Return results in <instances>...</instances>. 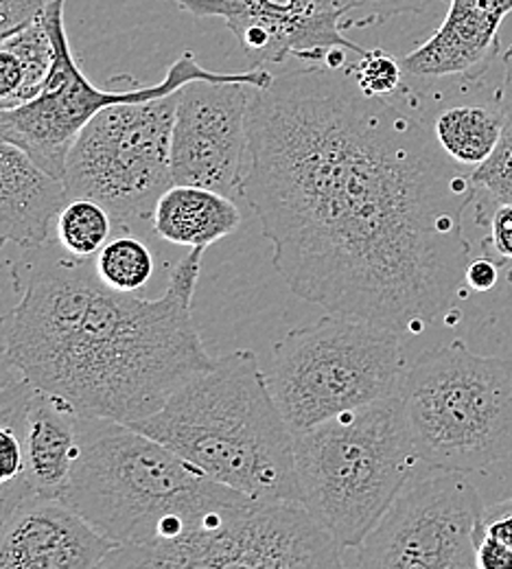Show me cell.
Here are the masks:
<instances>
[{"instance_id": "cell-1", "label": "cell", "mask_w": 512, "mask_h": 569, "mask_svg": "<svg viewBox=\"0 0 512 569\" xmlns=\"http://www.w3.org/2000/svg\"><path fill=\"white\" fill-rule=\"evenodd\" d=\"M432 126L367 94L351 67L252 88L243 202L293 293L401 336L455 307L475 187Z\"/></svg>"}, {"instance_id": "cell-2", "label": "cell", "mask_w": 512, "mask_h": 569, "mask_svg": "<svg viewBox=\"0 0 512 569\" xmlns=\"http://www.w3.org/2000/svg\"><path fill=\"white\" fill-rule=\"evenodd\" d=\"M11 268L18 302L0 316L2 356L36 390L79 417L137 423L215 366L193 320L204 248L147 300L103 283L94 259L53 257L56 241Z\"/></svg>"}, {"instance_id": "cell-3", "label": "cell", "mask_w": 512, "mask_h": 569, "mask_svg": "<svg viewBox=\"0 0 512 569\" xmlns=\"http://www.w3.org/2000/svg\"><path fill=\"white\" fill-rule=\"evenodd\" d=\"M130 426L248 498L302 503L292 427L252 351L215 359L155 415Z\"/></svg>"}, {"instance_id": "cell-4", "label": "cell", "mask_w": 512, "mask_h": 569, "mask_svg": "<svg viewBox=\"0 0 512 569\" xmlns=\"http://www.w3.org/2000/svg\"><path fill=\"white\" fill-rule=\"evenodd\" d=\"M239 491L211 480L160 440L112 419H79L64 499L119 548L173 541Z\"/></svg>"}, {"instance_id": "cell-5", "label": "cell", "mask_w": 512, "mask_h": 569, "mask_svg": "<svg viewBox=\"0 0 512 569\" xmlns=\"http://www.w3.org/2000/svg\"><path fill=\"white\" fill-rule=\"evenodd\" d=\"M293 458L302 506L344 552L367 539L410 478L425 469L399 395L293 433Z\"/></svg>"}, {"instance_id": "cell-6", "label": "cell", "mask_w": 512, "mask_h": 569, "mask_svg": "<svg viewBox=\"0 0 512 569\" xmlns=\"http://www.w3.org/2000/svg\"><path fill=\"white\" fill-rule=\"evenodd\" d=\"M403 412L419 460L475 473L512 456V359L478 356L464 342L408 366Z\"/></svg>"}, {"instance_id": "cell-7", "label": "cell", "mask_w": 512, "mask_h": 569, "mask_svg": "<svg viewBox=\"0 0 512 569\" xmlns=\"http://www.w3.org/2000/svg\"><path fill=\"white\" fill-rule=\"evenodd\" d=\"M403 336L360 318L327 313L288 331L272 349L268 383L293 433L401 392Z\"/></svg>"}, {"instance_id": "cell-8", "label": "cell", "mask_w": 512, "mask_h": 569, "mask_svg": "<svg viewBox=\"0 0 512 569\" xmlns=\"http://www.w3.org/2000/svg\"><path fill=\"white\" fill-rule=\"evenodd\" d=\"M106 569L347 568L344 550L298 501L243 493L209 508L173 541L114 548Z\"/></svg>"}, {"instance_id": "cell-9", "label": "cell", "mask_w": 512, "mask_h": 569, "mask_svg": "<svg viewBox=\"0 0 512 569\" xmlns=\"http://www.w3.org/2000/svg\"><path fill=\"white\" fill-rule=\"evenodd\" d=\"M64 7L67 0H47L42 9L56 44V60L44 88L29 103L0 110V134L22 147L47 173L56 176L58 180L64 178L69 151L81 130L110 106L158 99L178 92L182 86L195 79L243 81L252 88H265L274 77L259 67L243 72L209 71L200 64L195 53L184 51L158 83L128 90H103L81 72L79 62L74 60L67 36Z\"/></svg>"}, {"instance_id": "cell-10", "label": "cell", "mask_w": 512, "mask_h": 569, "mask_svg": "<svg viewBox=\"0 0 512 569\" xmlns=\"http://www.w3.org/2000/svg\"><path fill=\"white\" fill-rule=\"evenodd\" d=\"M175 106L178 92H171L99 112L69 151L62 178L67 196L103 204L123 226L151 221L160 196L173 184Z\"/></svg>"}, {"instance_id": "cell-11", "label": "cell", "mask_w": 512, "mask_h": 569, "mask_svg": "<svg viewBox=\"0 0 512 569\" xmlns=\"http://www.w3.org/2000/svg\"><path fill=\"white\" fill-rule=\"evenodd\" d=\"M484 503L466 473L421 469L353 550L355 568L475 569Z\"/></svg>"}, {"instance_id": "cell-12", "label": "cell", "mask_w": 512, "mask_h": 569, "mask_svg": "<svg viewBox=\"0 0 512 569\" xmlns=\"http://www.w3.org/2000/svg\"><path fill=\"white\" fill-rule=\"evenodd\" d=\"M252 86L195 79L178 90L171 132L173 184L215 189L241 202Z\"/></svg>"}, {"instance_id": "cell-13", "label": "cell", "mask_w": 512, "mask_h": 569, "mask_svg": "<svg viewBox=\"0 0 512 569\" xmlns=\"http://www.w3.org/2000/svg\"><path fill=\"white\" fill-rule=\"evenodd\" d=\"M221 20L254 67L290 58L327 67L338 49L368 51L344 36L340 0H221Z\"/></svg>"}, {"instance_id": "cell-14", "label": "cell", "mask_w": 512, "mask_h": 569, "mask_svg": "<svg viewBox=\"0 0 512 569\" xmlns=\"http://www.w3.org/2000/svg\"><path fill=\"white\" fill-rule=\"evenodd\" d=\"M114 548L64 499L31 493L0 528V569L103 568Z\"/></svg>"}, {"instance_id": "cell-15", "label": "cell", "mask_w": 512, "mask_h": 569, "mask_svg": "<svg viewBox=\"0 0 512 569\" xmlns=\"http://www.w3.org/2000/svg\"><path fill=\"white\" fill-rule=\"evenodd\" d=\"M446 18L436 33L401 60L416 79L478 81L500 53V27L512 0H446Z\"/></svg>"}, {"instance_id": "cell-16", "label": "cell", "mask_w": 512, "mask_h": 569, "mask_svg": "<svg viewBox=\"0 0 512 569\" xmlns=\"http://www.w3.org/2000/svg\"><path fill=\"white\" fill-rule=\"evenodd\" d=\"M67 200L62 180L0 134V246L36 250L51 243Z\"/></svg>"}, {"instance_id": "cell-17", "label": "cell", "mask_w": 512, "mask_h": 569, "mask_svg": "<svg viewBox=\"0 0 512 569\" xmlns=\"http://www.w3.org/2000/svg\"><path fill=\"white\" fill-rule=\"evenodd\" d=\"M79 419L69 406L33 388L27 412V465L33 493L62 496L79 449Z\"/></svg>"}, {"instance_id": "cell-18", "label": "cell", "mask_w": 512, "mask_h": 569, "mask_svg": "<svg viewBox=\"0 0 512 569\" xmlns=\"http://www.w3.org/2000/svg\"><path fill=\"white\" fill-rule=\"evenodd\" d=\"M241 221L237 200L198 184H171L151 214L153 232L160 239L204 250L237 232Z\"/></svg>"}, {"instance_id": "cell-19", "label": "cell", "mask_w": 512, "mask_h": 569, "mask_svg": "<svg viewBox=\"0 0 512 569\" xmlns=\"http://www.w3.org/2000/svg\"><path fill=\"white\" fill-rule=\"evenodd\" d=\"M56 60V44L47 20L22 24L0 42V110L29 103L40 94Z\"/></svg>"}, {"instance_id": "cell-20", "label": "cell", "mask_w": 512, "mask_h": 569, "mask_svg": "<svg viewBox=\"0 0 512 569\" xmlns=\"http://www.w3.org/2000/svg\"><path fill=\"white\" fill-rule=\"evenodd\" d=\"M33 388L22 377L0 388V528L33 493L27 465V412Z\"/></svg>"}, {"instance_id": "cell-21", "label": "cell", "mask_w": 512, "mask_h": 569, "mask_svg": "<svg viewBox=\"0 0 512 569\" xmlns=\"http://www.w3.org/2000/svg\"><path fill=\"white\" fill-rule=\"evenodd\" d=\"M506 126L500 94L484 103H455L442 108L434 123V137L444 153L462 167L475 169L495 151Z\"/></svg>"}, {"instance_id": "cell-22", "label": "cell", "mask_w": 512, "mask_h": 569, "mask_svg": "<svg viewBox=\"0 0 512 569\" xmlns=\"http://www.w3.org/2000/svg\"><path fill=\"white\" fill-rule=\"evenodd\" d=\"M112 214L90 198H69L56 219L53 241L73 259H94L110 241Z\"/></svg>"}, {"instance_id": "cell-23", "label": "cell", "mask_w": 512, "mask_h": 569, "mask_svg": "<svg viewBox=\"0 0 512 569\" xmlns=\"http://www.w3.org/2000/svg\"><path fill=\"white\" fill-rule=\"evenodd\" d=\"M94 270L108 287L123 293H137L151 281L155 261L147 243L139 237L119 234L110 239L94 257Z\"/></svg>"}, {"instance_id": "cell-24", "label": "cell", "mask_w": 512, "mask_h": 569, "mask_svg": "<svg viewBox=\"0 0 512 569\" xmlns=\"http://www.w3.org/2000/svg\"><path fill=\"white\" fill-rule=\"evenodd\" d=\"M471 182L475 187L473 207H495L512 202V119L506 117V126L495 151L480 167L471 171Z\"/></svg>"}, {"instance_id": "cell-25", "label": "cell", "mask_w": 512, "mask_h": 569, "mask_svg": "<svg viewBox=\"0 0 512 569\" xmlns=\"http://www.w3.org/2000/svg\"><path fill=\"white\" fill-rule=\"evenodd\" d=\"M358 86L370 97H392L403 88L405 71L401 60L383 49H368L358 64H351Z\"/></svg>"}, {"instance_id": "cell-26", "label": "cell", "mask_w": 512, "mask_h": 569, "mask_svg": "<svg viewBox=\"0 0 512 569\" xmlns=\"http://www.w3.org/2000/svg\"><path fill=\"white\" fill-rule=\"evenodd\" d=\"M436 0H340L344 9L342 29H364L403 13H421Z\"/></svg>"}, {"instance_id": "cell-27", "label": "cell", "mask_w": 512, "mask_h": 569, "mask_svg": "<svg viewBox=\"0 0 512 569\" xmlns=\"http://www.w3.org/2000/svg\"><path fill=\"white\" fill-rule=\"evenodd\" d=\"M478 226L484 230L482 250L504 268L512 266V202L495 207H473Z\"/></svg>"}, {"instance_id": "cell-28", "label": "cell", "mask_w": 512, "mask_h": 569, "mask_svg": "<svg viewBox=\"0 0 512 569\" xmlns=\"http://www.w3.org/2000/svg\"><path fill=\"white\" fill-rule=\"evenodd\" d=\"M47 0H0V42L29 20L38 18Z\"/></svg>"}, {"instance_id": "cell-29", "label": "cell", "mask_w": 512, "mask_h": 569, "mask_svg": "<svg viewBox=\"0 0 512 569\" xmlns=\"http://www.w3.org/2000/svg\"><path fill=\"white\" fill-rule=\"evenodd\" d=\"M480 532L495 537L512 550V498L493 506H484Z\"/></svg>"}, {"instance_id": "cell-30", "label": "cell", "mask_w": 512, "mask_h": 569, "mask_svg": "<svg viewBox=\"0 0 512 569\" xmlns=\"http://www.w3.org/2000/svg\"><path fill=\"white\" fill-rule=\"evenodd\" d=\"M502 268H504V266H502L498 259L489 257V254L473 257V259L469 261V266H466V272H464L466 287L473 289V291H480V293L491 291V289L498 284L500 270H502Z\"/></svg>"}, {"instance_id": "cell-31", "label": "cell", "mask_w": 512, "mask_h": 569, "mask_svg": "<svg viewBox=\"0 0 512 569\" xmlns=\"http://www.w3.org/2000/svg\"><path fill=\"white\" fill-rule=\"evenodd\" d=\"M478 568L512 569V550L491 535L478 537Z\"/></svg>"}, {"instance_id": "cell-32", "label": "cell", "mask_w": 512, "mask_h": 569, "mask_svg": "<svg viewBox=\"0 0 512 569\" xmlns=\"http://www.w3.org/2000/svg\"><path fill=\"white\" fill-rule=\"evenodd\" d=\"M178 7L195 18H221V0H175Z\"/></svg>"}, {"instance_id": "cell-33", "label": "cell", "mask_w": 512, "mask_h": 569, "mask_svg": "<svg viewBox=\"0 0 512 569\" xmlns=\"http://www.w3.org/2000/svg\"><path fill=\"white\" fill-rule=\"evenodd\" d=\"M502 62H504V83H502V88L498 90V94H500L504 114L512 119V47L504 53Z\"/></svg>"}, {"instance_id": "cell-34", "label": "cell", "mask_w": 512, "mask_h": 569, "mask_svg": "<svg viewBox=\"0 0 512 569\" xmlns=\"http://www.w3.org/2000/svg\"><path fill=\"white\" fill-rule=\"evenodd\" d=\"M16 379H20V377L16 375V370L9 366V361H7L4 357H0V388L13 383Z\"/></svg>"}, {"instance_id": "cell-35", "label": "cell", "mask_w": 512, "mask_h": 569, "mask_svg": "<svg viewBox=\"0 0 512 569\" xmlns=\"http://www.w3.org/2000/svg\"><path fill=\"white\" fill-rule=\"evenodd\" d=\"M506 281L512 284V266H509V274H506Z\"/></svg>"}, {"instance_id": "cell-36", "label": "cell", "mask_w": 512, "mask_h": 569, "mask_svg": "<svg viewBox=\"0 0 512 569\" xmlns=\"http://www.w3.org/2000/svg\"><path fill=\"white\" fill-rule=\"evenodd\" d=\"M0 357H4L2 356V342H0Z\"/></svg>"}]
</instances>
